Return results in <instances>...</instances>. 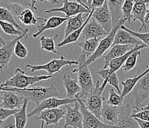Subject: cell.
<instances>
[{
	"mask_svg": "<svg viewBox=\"0 0 149 128\" xmlns=\"http://www.w3.org/2000/svg\"><path fill=\"white\" fill-rule=\"evenodd\" d=\"M6 91H13L22 96L25 99L33 102L36 106L40 105L42 101L51 97H56L59 96L56 88L54 84L48 87L37 86V87L28 88L25 89H17L13 88H6Z\"/></svg>",
	"mask_w": 149,
	"mask_h": 128,
	"instance_id": "cell-1",
	"label": "cell"
},
{
	"mask_svg": "<svg viewBox=\"0 0 149 128\" xmlns=\"http://www.w3.org/2000/svg\"><path fill=\"white\" fill-rule=\"evenodd\" d=\"M53 77V75H35L28 76L25 72L21 68H17L14 72V75L6 81L0 85L2 88H13L17 89H25L29 86H32L36 83L40 81L48 80Z\"/></svg>",
	"mask_w": 149,
	"mask_h": 128,
	"instance_id": "cell-2",
	"label": "cell"
},
{
	"mask_svg": "<svg viewBox=\"0 0 149 128\" xmlns=\"http://www.w3.org/2000/svg\"><path fill=\"white\" fill-rule=\"evenodd\" d=\"M127 21L126 18H122L120 21V22L116 25L115 26L113 27L112 28V30L110 32L109 34L105 37L104 38H102L101 41H100V44H99L98 47L97 49H96L95 52L90 56L86 60L85 63L82 65L85 66H89L90 64H91L93 62L96 61V60L99 59L100 57H101L102 56H103L105 55V53L106 52H108L110 49V48L113 46V41H114V38L115 35H116V32L120 29L123 25H124V24Z\"/></svg>",
	"mask_w": 149,
	"mask_h": 128,
	"instance_id": "cell-3",
	"label": "cell"
},
{
	"mask_svg": "<svg viewBox=\"0 0 149 128\" xmlns=\"http://www.w3.org/2000/svg\"><path fill=\"white\" fill-rule=\"evenodd\" d=\"M13 16L17 17L19 21L25 26H35L36 28L43 25L47 19L42 17L36 16L33 10L30 8L22 5H15L10 9Z\"/></svg>",
	"mask_w": 149,
	"mask_h": 128,
	"instance_id": "cell-4",
	"label": "cell"
},
{
	"mask_svg": "<svg viewBox=\"0 0 149 128\" xmlns=\"http://www.w3.org/2000/svg\"><path fill=\"white\" fill-rule=\"evenodd\" d=\"M100 87H101L100 82L97 80L95 84V88L93 89V91L80 99L83 101L88 110L101 120V112L103 107L105 97H102L103 91H101Z\"/></svg>",
	"mask_w": 149,
	"mask_h": 128,
	"instance_id": "cell-5",
	"label": "cell"
},
{
	"mask_svg": "<svg viewBox=\"0 0 149 128\" xmlns=\"http://www.w3.org/2000/svg\"><path fill=\"white\" fill-rule=\"evenodd\" d=\"M72 73L77 74V79L81 87V93L77 99H82L85 96L90 94L95 88V84L93 83L91 73L89 70L88 66L81 65L77 68L71 70Z\"/></svg>",
	"mask_w": 149,
	"mask_h": 128,
	"instance_id": "cell-6",
	"label": "cell"
},
{
	"mask_svg": "<svg viewBox=\"0 0 149 128\" xmlns=\"http://www.w3.org/2000/svg\"><path fill=\"white\" fill-rule=\"evenodd\" d=\"M72 65H79V62L77 60H65L63 55H61L60 58L53 59L48 63L43 64V65H31L27 64L26 68H30L31 72H35L36 71H41L45 70L47 71L48 75H53L54 74L59 73L63 67L65 66H72Z\"/></svg>",
	"mask_w": 149,
	"mask_h": 128,
	"instance_id": "cell-7",
	"label": "cell"
},
{
	"mask_svg": "<svg viewBox=\"0 0 149 128\" xmlns=\"http://www.w3.org/2000/svg\"><path fill=\"white\" fill-rule=\"evenodd\" d=\"M132 94L134 98L133 113H136L141 107H143V102L149 98V72L137 82L134 88L133 89Z\"/></svg>",
	"mask_w": 149,
	"mask_h": 128,
	"instance_id": "cell-8",
	"label": "cell"
},
{
	"mask_svg": "<svg viewBox=\"0 0 149 128\" xmlns=\"http://www.w3.org/2000/svg\"><path fill=\"white\" fill-rule=\"evenodd\" d=\"M28 32H25L23 35L20 36H17L12 41H6L3 46L0 47V66L1 71L6 70L8 67L9 63L13 56V53H14V48L17 43L22 39H28Z\"/></svg>",
	"mask_w": 149,
	"mask_h": 128,
	"instance_id": "cell-9",
	"label": "cell"
},
{
	"mask_svg": "<svg viewBox=\"0 0 149 128\" xmlns=\"http://www.w3.org/2000/svg\"><path fill=\"white\" fill-rule=\"evenodd\" d=\"M91 10L86 8L83 5L77 2L74 0H63V5L61 8H51L45 11V13H54V12H62L65 14L66 17L75 16L80 13H90Z\"/></svg>",
	"mask_w": 149,
	"mask_h": 128,
	"instance_id": "cell-10",
	"label": "cell"
},
{
	"mask_svg": "<svg viewBox=\"0 0 149 128\" xmlns=\"http://www.w3.org/2000/svg\"><path fill=\"white\" fill-rule=\"evenodd\" d=\"M66 109L64 116L65 124L63 128L71 127L74 128H83V115L80 110L79 102H74V107L65 105Z\"/></svg>",
	"mask_w": 149,
	"mask_h": 128,
	"instance_id": "cell-11",
	"label": "cell"
},
{
	"mask_svg": "<svg viewBox=\"0 0 149 128\" xmlns=\"http://www.w3.org/2000/svg\"><path fill=\"white\" fill-rule=\"evenodd\" d=\"M25 99L13 91H0V107L10 110H20Z\"/></svg>",
	"mask_w": 149,
	"mask_h": 128,
	"instance_id": "cell-12",
	"label": "cell"
},
{
	"mask_svg": "<svg viewBox=\"0 0 149 128\" xmlns=\"http://www.w3.org/2000/svg\"><path fill=\"white\" fill-rule=\"evenodd\" d=\"M78 99H68V98H64V99H59L57 97H51L48 99H45L44 101L40 103V105L36 106L32 111H31L28 114V118L33 116L35 115H39L42 110H47V109L58 108L61 106L67 105L68 104H72L77 102Z\"/></svg>",
	"mask_w": 149,
	"mask_h": 128,
	"instance_id": "cell-13",
	"label": "cell"
},
{
	"mask_svg": "<svg viewBox=\"0 0 149 128\" xmlns=\"http://www.w3.org/2000/svg\"><path fill=\"white\" fill-rule=\"evenodd\" d=\"M92 18H93L97 22L105 29L106 33L109 34L113 28L111 13L110 12L108 5V0H106L102 6L98 8L92 9Z\"/></svg>",
	"mask_w": 149,
	"mask_h": 128,
	"instance_id": "cell-14",
	"label": "cell"
},
{
	"mask_svg": "<svg viewBox=\"0 0 149 128\" xmlns=\"http://www.w3.org/2000/svg\"><path fill=\"white\" fill-rule=\"evenodd\" d=\"M80 105V110L83 115V128H117L116 126H111L102 122L85 107L83 101L78 99Z\"/></svg>",
	"mask_w": 149,
	"mask_h": 128,
	"instance_id": "cell-15",
	"label": "cell"
},
{
	"mask_svg": "<svg viewBox=\"0 0 149 128\" xmlns=\"http://www.w3.org/2000/svg\"><path fill=\"white\" fill-rule=\"evenodd\" d=\"M133 107L129 104H123L120 107V115L117 128H140L139 124L134 118L132 117Z\"/></svg>",
	"mask_w": 149,
	"mask_h": 128,
	"instance_id": "cell-16",
	"label": "cell"
},
{
	"mask_svg": "<svg viewBox=\"0 0 149 128\" xmlns=\"http://www.w3.org/2000/svg\"><path fill=\"white\" fill-rule=\"evenodd\" d=\"M66 113L65 107H58V108L47 109L40 113L37 116V120H41L45 122L47 126L56 125L57 126L59 122L62 118H64Z\"/></svg>",
	"mask_w": 149,
	"mask_h": 128,
	"instance_id": "cell-17",
	"label": "cell"
},
{
	"mask_svg": "<svg viewBox=\"0 0 149 128\" xmlns=\"http://www.w3.org/2000/svg\"><path fill=\"white\" fill-rule=\"evenodd\" d=\"M108 35L105 29L94 18L91 17L90 21L85 25L82 36L84 40H88V39L93 38L102 39L104 38L103 37H106Z\"/></svg>",
	"mask_w": 149,
	"mask_h": 128,
	"instance_id": "cell-18",
	"label": "cell"
},
{
	"mask_svg": "<svg viewBox=\"0 0 149 128\" xmlns=\"http://www.w3.org/2000/svg\"><path fill=\"white\" fill-rule=\"evenodd\" d=\"M120 107L111 105L105 103L101 112V121L106 125L116 126L119 122Z\"/></svg>",
	"mask_w": 149,
	"mask_h": 128,
	"instance_id": "cell-19",
	"label": "cell"
},
{
	"mask_svg": "<svg viewBox=\"0 0 149 128\" xmlns=\"http://www.w3.org/2000/svg\"><path fill=\"white\" fill-rule=\"evenodd\" d=\"M135 47V46H134ZM134 47H132L131 45H120V44H116L113 45L109 50L103 55L104 57V65L102 68H108L110 62L115 58H117L119 57H121L125 54L129 52L130 50L134 48Z\"/></svg>",
	"mask_w": 149,
	"mask_h": 128,
	"instance_id": "cell-20",
	"label": "cell"
},
{
	"mask_svg": "<svg viewBox=\"0 0 149 128\" xmlns=\"http://www.w3.org/2000/svg\"><path fill=\"white\" fill-rule=\"evenodd\" d=\"M97 74L103 79V81L102 83L101 87H100V89L102 91H104V89H105L107 85L109 84L110 86H113V88H115L116 91H118L119 94L121 95L122 91L120 88V83H119L118 76H117L116 73L110 72L109 68H105H105H101L97 71Z\"/></svg>",
	"mask_w": 149,
	"mask_h": 128,
	"instance_id": "cell-21",
	"label": "cell"
},
{
	"mask_svg": "<svg viewBox=\"0 0 149 128\" xmlns=\"http://www.w3.org/2000/svg\"><path fill=\"white\" fill-rule=\"evenodd\" d=\"M141 68H142V66L139 67L137 70V72H136V75H135L134 77L131 78H128L126 79L125 81H122L121 84L123 86V90H122V94L121 97L125 99V97L128 95V94L131 92V91H133V89L134 88L135 86L136 85L137 82L139 81L141 78L143 77L145 75H146L147 73L149 72V66H147L146 68H145V70H143L140 74Z\"/></svg>",
	"mask_w": 149,
	"mask_h": 128,
	"instance_id": "cell-22",
	"label": "cell"
},
{
	"mask_svg": "<svg viewBox=\"0 0 149 128\" xmlns=\"http://www.w3.org/2000/svg\"><path fill=\"white\" fill-rule=\"evenodd\" d=\"M63 86L66 91V97L68 99H77L81 93V87L78 79H73L68 75H65L63 77Z\"/></svg>",
	"mask_w": 149,
	"mask_h": 128,
	"instance_id": "cell-23",
	"label": "cell"
},
{
	"mask_svg": "<svg viewBox=\"0 0 149 128\" xmlns=\"http://www.w3.org/2000/svg\"><path fill=\"white\" fill-rule=\"evenodd\" d=\"M134 4L131 13V19L133 21H139L143 26L148 11L149 0H134Z\"/></svg>",
	"mask_w": 149,
	"mask_h": 128,
	"instance_id": "cell-24",
	"label": "cell"
},
{
	"mask_svg": "<svg viewBox=\"0 0 149 128\" xmlns=\"http://www.w3.org/2000/svg\"><path fill=\"white\" fill-rule=\"evenodd\" d=\"M116 44H120V45H142L143 43L139 39L133 36L132 35L130 34L128 32L125 31L123 29H120L116 32L115 35L114 41H113V45H116Z\"/></svg>",
	"mask_w": 149,
	"mask_h": 128,
	"instance_id": "cell-25",
	"label": "cell"
},
{
	"mask_svg": "<svg viewBox=\"0 0 149 128\" xmlns=\"http://www.w3.org/2000/svg\"><path fill=\"white\" fill-rule=\"evenodd\" d=\"M68 17H61V16H51L47 19L44 25L37 28V32L32 35L33 38H36L42 34L44 31L47 29H53L60 27L62 24L68 20Z\"/></svg>",
	"mask_w": 149,
	"mask_h": 128,
	"instance_id": "cell-26",
	"label": "cell"
},
{
	"mask_svg": "<svg viewBox=\"0 0 149 128\" xmlns=\"http://www.w3.org/2000/svg\"><path fill=\"white\" fill-rule=\"evenodd\" d=\"M89 13L83 15V13L78 14L75 16L70 17L67 21L65 29V36L64 38H66L69 35H70L74 31L77 30L85 24V21L88 16Z\"/></svg>",
	"mask_w": 149,
	"mask_h": 128,
	"instance_id": "cell-27",
	"label": "cell"
},
{
	"mask_svg": "<svg viewBox=\"0 0 149 128\" xmlns=\"http://www.w3.org/2000/svg\"><path fill=\"white\" fill-rule=\"evenodd\" d=\"M146 47H147V46L145 45L144 44H142V45L135 46L131 50H130L129 52H127L126 54H125L124 55L112 60L110 62L109 66H108V68H109L110 72H111V73H116V71H118L119 69H120V68L123 66V65L125 64V63L126 60L128 59V57H129L130 55H131L133 52H136V51L141 50V49H144Z\"/></svg>",
	"mask_w": 149,
	"mask_h": 128,
	"instance_id": "cell-28",
	"label": "cell"
},
{
	"mask_svg": "<svg viewBox=\"0 0 149 128\" xmlns=\"http://www.w3.org/2000/svg\"><path fill=\"white\" fill-rule=\"evenodd\" d=\"M125 0H108V8L112 16L113 27L117 25L120 20L123 18V5Z\"/></svg>",
	"mask_w": 149,
	"mask_h": 128,
	"instance_id": "cell-29",
	"label": "cell"
},
{
	"mask_svg": "<svg viewBox=\"0 0 149 128\" xmlns=\"http://www.w3.org/2000/svg\"><path fill=\"white\" fill-rule=\"evenodd\" d=\"M102 38L88 39L78 43V46L82 49V54L86 55L88 58L95 52Z\"/></svg>",
	"mask_w": 149,
	"mask_h": 128,
	"instance_id": "cell-30",
	"label": "cell"
},
{
	"mask_svg": "<svg viewBox=\"0 0 149 128\" xmlns=\"http://www.w3.org/2000/svg\"><path fill=\"white\" fill-rule=\"evenodd\" d=\"M92 13H93V10H91V13H89L87 19L85 21V24L81 27L79 29H78L77 30L74 31V33H72L70 35H69L66 38L63 39V41H61L59 44H57V47H64V46L68 45V44H73V43H75L78 41V39L79 38L80 36H82V32L84 30V28H85V25H87V23L90 21V19L92 17Z\"/></svg>",
	"mask_w": 149,
	"mask_h": 128,
	"instance_id": "cell-31",
	"label": "cell"
},
{
	"mask_svg": "<svg viewBox=\"0 0 149 128\" xmlns=\"http://www.w3.org/2000/svg\"><path fill=\"white\" fill-rule=\"evenodd\" d=\"M58 35H56L54 37L47 38L45 36L40 37V44H41V49L45 52H53L60 55V53L56 50L55 41L57 39Z\"/></svg>",
	"mask_w": 149,
	"mask_h": 128,
	"instance_id": "cell-32",
	"label": "cell"
},
{
	"mask_svg": "<svg viewBox=\"0 0 149 128\" xmlns=\"http://www.w3.org/2000/svg\"><path fill=\"white\" fill-rule=\"evenodd\" d=\"M29 100L25 99V103L22 107L19 110L18 113L15 114L14 116L16 118V128H25V126L28 122V114H27V107Z\"/></svg>",
	"mask_w": 149,
	"mask_h": 128,
	"instance_id": "cell-33",
	"label": "cell"
},
{
	"mask_svg": "<svg viewBox=\"0 0 149 128\" xmlns=\"http://www.w3.org/2000/svg\"><path fill=\"white\" fill-rule=\"evenodd\" d=\"M0 20L10 23L13 25H14L19 30L22 31L23 33H25V32L28 30V29H25V28L22 27L17 22V21L15 19V17L13 16V15L11 13V11L10 10H8V9L3 8V7H0Z\"/></svg>",
	"mask_w": 149,
	"mask_h": 128,
	"instance_id": "cell-34",
	"label": "cell"
},
{
	"mask_svg": "<svg viewBox=\"0 0 149 128\" xmlns=\"http://www.w3.org/2000/svg\"><path fill=\"white\" fill-rule=\"evenodd\" d=\"M0 3L3 8H5L8 10H10L15 5H19L23 7L30 8L33 10H36V9H37L33 7L32 0H0Z\"/></svg>",
	"mask_w": 149,
	"mask_h": 128,
	"instance_id": "cell-35",
	"label": "cell"
},
{
	"mask_svg": "<svg viewBox=\"0 0 149 128\" xmlns=\"http://www.w3.org/2000/svg\"><path fill=\"white\" fill-rule=\"evenodd\" d=\"M0 27L2 28V29L3 30V32L5 34L9 35V36H20L25 33V32L23 33L22 31L19 30L14 25H13L10 23L3 21L2 20H0ZM28 31H26V32H28Z\"/></svg>",
	"mask_w": 149,
	"mask_h": 128,
	"instance_id": "cell-36",
	"label": "cell"
},
{
	"mask_svg": "<svg viewBox=\"0 0 149 128\" xmlns=\"http://www.w3.org/2000/svg\"><path fill=\"white\" fill-rule=\"evenodd\" d=\"M141 55V51H136V52H133L129 57H128V59L126 60L125 64L123 66V71H125V72H128V71H131L133 68H134L135 66L136 65V63H137V59L138 57L140 56Z\"/></svg>",
	"mask_w": 149,
	"mask_h": 128,
	"instance_id": "cell-37",
	"label": "cell"
},
{
	"mask_svg": "<svg viewBox=\"0 0 149 128\" xmlns=\"http://www.w3.org/2000/svg\"><path fill=\"white\" fill-rule=\"evenodd\" d=\"M124 102V99L121 97L120 94H116L114 88H111L109 90L108 99L106 103L109 104L111 105L116 106V107H121Z\"/></svg>",
	"mask_w": 149,
	"mask_h": 128,
	"instance_id": "cell-38",
	"label": "cell"
},
{
	"mask_svg": "<svg viewBox=\"0 0 149 128\" xmlns=\"http://www.w3.org/2000/svg\"><path fill=\"white\" fill-rule=\"evenodd\" d=\"M120 29H123L125 31H127L130 34L132 35L133 36H134L137 39H139V41H141L145 45L147 46V47H149V33L148 32H146V33H139V32H135L131 29H128L125 25L120 27Z\"/></svg>",
	"mask_w": 149,
	"mask_h": 128,
	"instance_id": "cell-39",
	"label": "cell"
},
{
	"mask_svg": "<svg viewBox=\"0 0 149 128\" xmlns=\"http://www.w3.org/2000/svg\"><path fill=\"white\" fill-rule=\"evenodd\" d=\"M134 0H125L123 5V18H126L128 23H131V13H132L133 8H134Z\"/></svg>",
	"mask_w": 149,
	"mask_h": 128,
	"instance_id": "cell-40",
	"label": "cell"
},
{
	"mask_svg": "<svg viewBox=\"0 0 149 128\" xmlns=\"http://www.w3.org/2000/svg\"><path fill=\"white\" fill-rule=\"evenodd\" d=\"M28 51L26 47L22 44L21 41H19L15 46L14 55L19 58L24 59L28 56Z\"/></svg>",
	"mask_w": 149,
	"mask_h": 128,
	"instance_id": "cell-41",
	"label": "cell"
},
{
	"mask_svg": "<svg viewBox=\"0 0 149 128\" xmlns=\"http://www.w3.org/2000/svg\"><path fill=\"white\" fill-rule=\"evenodd\" d=\"M19 110H10V109L0 107V122L5 121L9 117L14 116L17 113H18Z\"/></svg>",
	"mask_w": 149,
	"mask_h": 128,
	"instance_id": "cell-42",
	"label": "cell"
},
{
	"mask_svg": "<svg viewBox=\"0 0 149 128\" xmlns=\"http://www.w3.org/2000/svg\"><path fill=\"white\" fill-rule=\"evenodd\" d=\"M1 128H16V118L14 116L9 117L5 121L0 122Z\"/></svg>",
	"mask_w": 149,
	"mask_h": 128,
	"instance_id": "cell-43",
	"label": "cell"
},
{
	"mask_svg": "<svg viewBox=\"0 0 149 128\" xmlns=\"http://www.w3.org/2000/svg\"><path fill=\"white\" fill-rule=\"evenodd\" d=\"M131 116L133 118H139L143 121L149 122V110H143L136 112V113H133Z\"/></svg>",
	"mask_w": 149,
	"mask_h": 128,
	"instance_id": "cell-44",
	"label": "cell"
},
{
	"mask_svg": "<svg viewBox=\"0 0 149 128\" xmlns=\"http://www.w3.org/2000/svg\"><path fill=\"white\" fill-rule=\"evenodd\" d=\"M148 29H149V3L148 4V11L146 15V17H145L144 25H143V26L140 27V28H139V33H141L143 29L147 31Z\"/></svg>",
	"mask_w": 149,
	"mask_h": 128,
	"instance_id": "cell-45",
	"label": "cell"
},
{
	"mask_svg": "<svg viewBox=\"0 0 149 128\" xmlns=\"http://www.w3.org/2000/svg\"><path fill=\"white\" fill-rule=\"evenodd\" d=\"M105 1H106V0H93V1H92L91 5L90 7V10H91L92 9L101 8V7L105 4Z\"/></svg>",
	"mask_w": 149,
	"mask_h": 128,
	"instance_id": "cell-46",
	"label": "cell"
},
{
	"mask_svg": "<svg viewBox=\"0 0 149 128\" xmlns=\"http://www.w3.org/2000/svg\"><path fill=\"white\" fill-rule=\"evenodd\" d=\"M135 119L139 124V126L140 128H149V122L143 121V120H140L139 118H135Z\"/></svg>",
	"mask_w": 149,
	"mask_h": 128,
	"instance_id": "cell-47",
	"label": "cell"
},
{
	"mask_svg": "<svg viewBox=\"0 0 149 128\" xmlns=\"http://www.w3.org/2000/svg\"><path fill=\"white\" fill-rule=\"evenodd\" d=\"M5 42H6V41H5L3 38H2V35H1V33H0V46H1V47H2V46H3L4 44H5Z\"/></svg>",
	"mask_w": 149,
	"mask_h": 128,
	"instance_id": "cell-48",
	"label": "cell"
},
{
	"mask_svg": "<svg viewBox=\"0 0 149 128\" xmlns=\"http://www.w3.org/2000/svg\"><path fill=\"white\" fill-rule=\"evenodd\" d=\"M149 110V104L148 105H147L146 106H145V107H141V108L139 110V111H140V110Z\"/></svg>",
	"mask_w": 149,
	"mask_h": 128,
	"instance_id": "cell-49",
	"label": "cell"
},
{
	"mask_svg": "<svg viewBox=\"0 0 149 128\" xmlns=\"http://www.w3.org/2000/svg\"><path fill=\"white\" fill-rule=\"evenodd\" d=\"M86 1H87V5H88V7L89 8H90V7H91V5L92 1H93V0H86Z\"/></svg>",
	"mask_w": 149,
	"mask_h": 128,
	"instance_id": "cell-50",
	"label": "cell"
},
{
	"mask_svg": "<svg viewBox=\"0 0 149 128\" xmlns=\"http://www.w3.org/2000/svg\"><path fill=\"white\" fill-rule=\"evenodd\" d=\"M74 1H77V2H79V3L82 4V5H84V6H85V8H88V9H89V10H90V8H89L88 7V6H86V5H84V4H83V3H82V2H81L80 0H74Z\"/></svg>",
	"mask_w": 149,
	"mask_h": 128,
	"instance_id": "cell-51",
	"label": "cell"
},
{
	"mask_svg": "<svg viewBox=\"0 0 149 128\" xmlns=\"http://www.w3.org/2000/svg\"><path fill=\"white\" fill-rule=\"evenodd\" d=\"M40 128H45V122L43 121H42L41 124H40Z\"/></svg>",
	"mask_w": 149,
	"mask_h": 128,
	"instance_id": "cell-52",
	"label": "cell"
},
{
	"mask_svg": "<svg viewBox=\"0 0 149 128\" xmlns=\"http://www.w3.org/2000/svg\"><path fill=\"white\" fill-rule=\"evenodd\" d=\"M80 1L82 2V3L84 4V5H86V6H88V5H87V1H86V0H80Z\"/></svg>",
	"mask_w": 149,
	"mask_h": 128,
	"instance_id": "cell-53",
	"label": "cell"
},
{
	"mask_svg": "<svg viewBox=\"0 0 149 128\" xmlns=\"http://www.w3.org/2000/svg\"><path fill=\"white\" fill-rule=\"evenodd\" d=\"M0 91H5V88L0 87Z\"/></svg>",
	"mask_w": 149,
	"mask_h": 128,
	"instance_id": "cell-54",
	"label": "cell"
},
{
	"mask_svg": "<svg viewBox=\"0 0 149 128\" xmlns=\"http://www.w3.org/2000/svg\"><path fill=\"white\" fill-rule=\"evenodd\" d=\"M0 71H1V66H0Z\"/></svg>",
	"mask_w": 149,
	"mask_h": 128,
	"instance_id": "cell-55",
	"label": "cell"
},
{
	"mask_svg": "<svg viewBox=\"0 0 149 128\" xmlns=\"http://www.w3.org/2000/svg\"><path fill=\"white\" fill-rule=\"evenodd\" d=\"M0 128H1V126H0Z\"/></svg>",
	"mask_w": 149,
	"mask_h": 128,
	"instance_id": "cell-56",
	"label": "cell"
}]
</instances>
